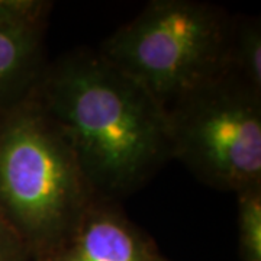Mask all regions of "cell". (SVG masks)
Wrapping results in <instances>:
<instances>
[{"mask_svg": "<svg viewBox=\"0 0 261 261\" xmlns=\"http://www.w3.org/2000/svg\"><path fill=\"white\" fill-rule=\"evenodd\" d=\"M31 92L97 196L128 195L171 160L164 106L99 51L82 48L45 64Z\"/></svg>", "mask_w": 261, "mask_h": 261, "instance_id": "cell-1", "label": "cell"}, {"mask_svg": "<svg viewBox=\"0 0 261 261\" xmlns=\"http://www.w3.org/2000/svg\"><path fill=\"white\" fill-rule=\"evenodd\" d=\"M96 196L32 92L0 109V219L37 261L73 231Z\"/></svg>", "mask_w": 261, "mask_h": 261, "instance_id": "cell-2", "label": "cell"}, {"mask_svg": "<svg viewBox=\"0 0 261 261\" xmlns=\"http://www.w3.org/2000/svg\"><path fill=\"white\" fill-rule=\"evenodd\" d=\"M232 18L196 0H154L103 41L99 54L164 109L228 70Z\"/></svg>", "mask_w": 261, "mask_h": 261, "instance_id": "cell-3", "label": "cell"}, {"mask_svg": "<svg viewBox=\"0 0 261 261\" xmlns=\"http://www.w3.org/2000/svg\"><path fill=\"white\" fill-rule=\"evenodd\" d=\"M171 159L205 185L261 186V93L226 70L166 108Z\"/></svg>", "mask_w": 261, "mask_h": 261, "instance_id": "cell-4", "label": "cell"}, {"mask_svg": "<svg viewBox=\"0 0 261 261\" xmlns=\"http://www.w3.org/2000/svg\"><path fill=\"white\" fill-rule=\"evenodd\" d=\"M38 261H167L113 199L96 196L73 231Z\"/></svg>", "mask_w": 261, "mask_h": 261, "instance_id": "cell-5", "label": "cell"}, {"mask_svg": "<svg viewBox=\"0 0 261 261\" xmlns=\"http://www.w3.org/2000/svg\"><path fill=\"white\" fill-rule=\"evenodd\" d=\"M51 3L0 0V109L32 90L47 63L42 38Z\"/></svg>", "mask_w": 261, "mask_h": 261, "instance_id": "cell-6", "label": "cell"}, {"mask_svg": "<svg viewBox=\"0 0 261 261\" xmlns=\"http://www.w3.org/2000/svg\"><path fill=\"white\" fill-rule=\"evenodd\" d=\"M228 70L261 93V23L258 18H232Z\"/></svg>", "mask_w": 261, "mask_h": 261, "instance_id": "cell-7", "label": "cell"}, {"mask_svg": "<svg viewBox=\"0 0 261 261\" xmlns=\"http://www.w3.org/2000/svg\"><path fill=\"white\" fill-rule=\"evenodd\" d=\"M235 196L240 260L261 261V186L247 187Z\"/></svg>", "mask_w": 261, "mask_h": 261, "instance_id": "cell-8", "label": "cell"}, {"mask_svg": "<svg viewBox=\"0 0 261 261\" xmlns=\"http://www.w3.org/2000/svg\"><path fill=\"white\" fill-rule=\"evenodd\" d=\"M0 261H37L8 225L0 219Z\"/></svg>", "mask_w": 261, "mask_h": 261, "instance_id": "cell-9", "label": "cell"}]
</instances>
